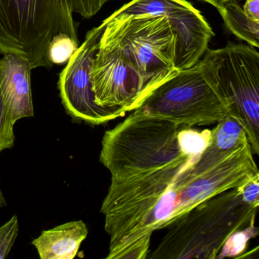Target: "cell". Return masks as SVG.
I'll return each instance as SVG.
<instances>
[{"instance_id": "10", "label": "cell", "mask_w": 259, "mask_h": 259, "mask_svg": "<svg viewBox=\"0 0 259 259\" xmlns=\"http://www.w3.org/2000/svg\"><path fill=\"white\" fill-rule=\"evenodd\" d=\"M92 83L98 105L125 113L136 110L151 92L117 50L100 40L92 66Z\"/></svg>"}, {"instance_id": "8", "label": "cell", "mask_w": 259, "mask_h": 259, "mask_svg": "<svg viewBox=\"0 0 259 259\" xmlns=\"http://www.w3.org/2000/svg\"><path fill=\"white\" fill-rule=\"evenodd\" d=\"M144 15L167 18L175 34V67L179 71L196 64L214 36L201 13L186 0H132L108 19Z\"/></svg>"}, {"instance_id": "3", "label": "cell", "mask_w": 259, "mask_h": 259, "mask_svg": "<svg viewBox=\"0 0 259 259\" xmlns=\"http://www.w3.org/2000/svg\"><path fill=\"white\" fill-rule=\"evenodd\" d=\"M109 1L0 0V54L25 57L32 69H50L48 51L56 38L79 42L74 13L91 19Z\"/></svg>"}, {"instance_id": "12", "label": "cell", "mask_w": 259, "mask_h": 259, "mask_svg": "<svg viewBox=\"0 0 259 259\" xmlns=\"http://www.w3.org/2000/svg\"><path fill=\"white\" fill-rule=\"evenodd\" d=\"M89 234L82 221H71L42 231L32 241L41 259H72Z\"/></svg>"}, {"instance_id": "17", "label": "cell", "mask_w": 259, "mask_h": 259, "mask_svg": "<svg viewBox=\"0 0 259 259\" xmlns=\"http://www.w3.org/2000/svg\"><path fill=\"white\" fill-rule=\"evenodd\" d=\"M19 232V221L16 215L0 227V259L6 258L10 254Z\"/></svg>"}, {"instance_id": "18", "label": "cell", "mask_w": 259, "mask_h": 259, "mask_svg": "<svg viewBox=\"0 0 259 259\" xmlns=\"http://www.w3.org/2000/svg\"><path fill=\"white\" fill-rule=\"evenodd\" d=\"M242 200L249 205H259V174L247 180L239 186Z\"/></svg>"}, {"instance_id": "5", "label": "cell", "mask_w": 259, "mask_h": 259, "mask_svg": "<svg viewBox=\"0 0 259 259\" xmlns=\"http://www.w3.org/2000/svg\"><path fill=\"white\" fill-rule=\"evenodd\" d=\"M136 110L187 127L216 124L233 116L227 98L202 58L160 83Z\"/></svg>"}, {"instance_id": "2", "label": "cell", "mask_w": 259, "mask_h": 259, "mask_svg": "<svg viewBox=\"0 0 259 259\" xmlns=\"http://www.w3.org/2000/svg\"><path fill=\"white\" fill-rule=\"evenodd\" d=\"M210 135L209 130L198 131L135 110L104 133L100 161L111 179L123 180L201 154Z\"/></svg>"}, {"instance_id": "19", "label": "cell", "mask_w": 259, "mask_h": 259, "mask_svg": "<svg viewBox=\"0 0 259 259\" xmlns=\"http://www.w3.org/2000/svg\"><path fill=\"white\" fill-rule=\"evenodd\" d=\"M242 10L250 19L259 22V0H245Z\"/></svg>"}, {"instance_id": "6", "label": "cell", "mask_w": 259, "mask_h": 259, "mask_svg": "<svg viewBox=\"0 0 259 259\" xmlns=\"http://www.w3.org/2000/svg\"><path fill=\"white\" fill-rule=\"evenodd\" d=\"M103 23L100 42L117 50L151 91L178 72L175 34L166 16L107 18Z\"/></svg>"}, {"instance_id": "11", "label": "cell", "mask_w": 259, "mask_h": 259, "mask_svg": "<svg viewBox=\"0 0 259 259\" xmlns=\"http://www.w3.org/2000/svg\"><path fill=\"white\" fill-rule=\"evenodd\" d=\"M31 63L25 57L4 54L0 60V93L15 122L34 114L31 92Z\"/></svg>"}, {"instance_id": "21", "label": "cell", "mask_w": 259, "mask_h": 259, "mask_svg": "<svg viewBox=\"0 0 259 259\" xmlns=\"http://www.w3.org/2000/svg\"><path fill=\"white\" fill-rule=\"evenodd\" d=\"M7 205V201H6L5 197H4V193L1 190V186H0V207H4Z\"/></svg>"}, {"instance_id": "16", "label": "cell", "mask_w": 259, "mask_h": 259, "mask_svg": "<svg viewBox=\"0 0 259 259\" xmlns=\"http://www.w3.org/2000/svg\"><path fill=\"white\" fill-rule=\"evenodd\" d=\"M15 124L16 122L6 109L0 93V153L14 146L16 141Z\"/></svg>"}, {"instance_id": "7", "label": "cell", "mask_w": 259, "mask_h": 259, "mask_svg": "<svg viewBox=\"0 0 259 259\" xmlns=\"http://www.w3.org/2000/svg\"><path fill=\"white\" fill-rule=\"evenodd\" d=\"M216 78L230 104L233 116L242 124L253 154H259V53L248 45L228 43L218 50L207 48L201 57Z\"/></svg>"}, {"instance_id": "1", "label": "cell", "mask_w": 259, "mask_h": 259, "mask_svg": "<svg viewBox=\"0 0 259 259\" xmlns=\"http://www.w3.org/2000/svg\"><path fill=\"white\" fill-rule=\"evenodd\" d=\"M253 154L248 143L212 167L197 163L199 154L151 172L111 179L101 208L110 236L107 258H148L154 232L259 174Z\"/></svg>"}, {"instance_id": "9", "label": "cell", "mask_w": 259, "mask_h": 259, "mask_svg": "<svg viewBox=\"0 0 259 259\" xmlns=\"http://www.w3.org/2000/svg\"><path fill=\"white\" fill-rule=\"evenodd\" d=\"M104 28L102 22L88 32L85 40L60 73L58 83L62 103L68 114L77 120L95 125L122 117L126 113L98 105L92 90V66Z\"/></svg>"}, {"instance_id": "14", "label": "cell", "mask_w": 259, "mask_h": 259, "mask_svg": "<svg viewBox=\"0 0 259 259\" xmlns=\"http://www.w3.org/2000/svg\"><path fill=\"white\" fill-rule=\"evenodd\" d=\"M216 9L227 28L236 37L258 49L259 22L251 20L245 15L237 0H230Z\"/></svg>"}, {"instance_id": "20", "label": "cell", "mask_w": 259, "mask_h": 259, "mask_svg": "<svg viewBox=\"0 0 259 259\" xmlns=\"http://www.w3.org/2000/svg\"><path fill=\"white\" fill-rule=\"evenodd\" d=\"M204 2L211 4L215 8H218L219 6L222 5L224 3L228 2V1H230V0H204Z\"/></svg>"}, {"instance_id": "13", "label": "cell", "mask_w": 259, "mask_h": 259, "mask_svg": "<svg viewBox=\"0 0 259 259\" xmlns=\"http://www.w3.org/2000/svg\"><path fill=\"white\" fill-rule=\"evenodd\" d=\"M216 124L210 130L207 146L197 159L198 164L204 168L218 164L236 150L249 143L243 126L236 118L228 116Z\"/></svg>"}, {"instance_id": "4", "label": "cell", "mask_w": 259, "mask_h": 259, "mask_svg": "<svg viewBox=\"0 0 259 259\" xmlns=\"http://www.w3.org/2000/svg\"><path fill=\"white\" fill-rule=\"evenodd\" d=\"M257 207L242 200L239 187L221 192L168 226L151 259H215L238 232L254 228Z\"/></svg>"}, {"instance_id": "15", "label": "cell", "mask_w": 259, "mask_h": 259, "mask_svg": "<svg viewBox=\"0 0 259 259\" xmlns=\"http://www.w3.org/2000/svg\"><path fill=\"white\" fill-rule=\"evenodd\" d=\"M79 48V42L67 36L57 37L51 43L48 51V59L52 66L69 61L74 53Z\"/></svg>"}]
</instances>
